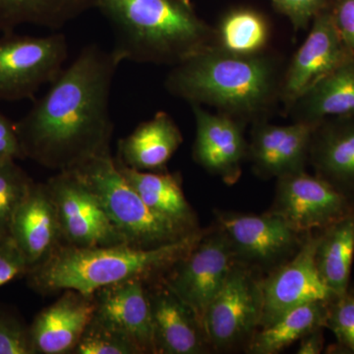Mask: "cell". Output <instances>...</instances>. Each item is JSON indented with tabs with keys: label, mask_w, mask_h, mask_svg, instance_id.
Here are the masks:
<instances>
[{
	"label": "cell",
	"mask_w": 354,
	"mask_h": 354,
	"mask_svg": "<svg viewBox=\"0 0 354 354\" xmlns=\"http://www.w3.org/2000/svg\"><path fill=\"white\" fill-rule=\"evenodd\" d=\"M120 64L113 51L97 44L83 48L15 123L24 157L64 172L111 155L109 95Z\"/></svg>",
	"instance_id": "cell-1"
},
{
	"label": "cell",
	"mask_w": 354,
	"mask_h": 354,
	"mask_svg": "<svg viewBox=\"0 0 354 354\" xmlns=\"http://www.w3.org/2000/svg\"><path fill=\"white\" fill-rule=\"evenodd\" d=\"M283 74L274 57L209 46L176 65L165 88L191 104H207L242 122L267 120L281 101Z\"/></svg>",
	"instance_id": "cell-2"
},
{
	"label": "cell",
	"mask_w": 354,
	"mask_h": 354,
	"mask_svg": "<svg viewBox=\"0 0 354 354\" xmlns=\"http://www.w3.org/2000/svg\"><path fill=\"white\" fill-rule=\"evenodd\" d=\"M97 8L111 26L120 64L176 66L216 44L215 28L189 0H97Z\"/></svg>",
	"instance_id": "cell-3"
},
{
	"label": "cell",
	"mask_w": 354,
	"mask_h": 354,
	"mask_svg": "<svg viewBox=\"0 0 354 354\" xmlns=\"http://www.w3.org/2000/svg\"><path fill=\"white\" fill-rule=\"evenodd\" d=\"M205 230L153 248L127 243L95 247L62 243L46 262L28 272L29 285L44 295L75 290L93 295L100 288L128 279L145 281L171 271L196 245Z\"/></svg>",
	"instance_id": "cell-4"
},
{
	"label": "cell",
	"mask_w": 354,
	"mask_h": 354,
	"mask_svg": "<svg viewBox=\"0 0 354 354\" xmlns=\"http://www.w3.org/2000/svg\"><path fill=\"white\" fill-rule=\"evenodd\" d=\"M72 171L94 192L127 244L153 248L192 234L149 208L111 155L94 158Z\"/></svg>",
	"instance_id": "cell-5"
},
{
	"label": "cell",
	"mask_w": 354,
	"mask_h": 354,
	"mask_svg": "<svg viewBox=\"0 0 354 354\" xmlns=\"http://www.w3.org/2000/svg\"><path fill=\"white\" fill-rule=\"evenodd\" d=\"M257 271L234 266L220 292L209 305L204 332L211 349L246 348L259 330L262 317V279Z\"/></svg>",
	"instance_id": "cell-6"
},
{
	"label": "cell",
	"mask_w": 354,
	"mask_h": 354,
	"mask_svg": "<svg viewBox=\"0 0 354 354\" xmlns=\"http://www.w3.org/2000/svg\"><path fill=\"white\" fill-rule=\"evenodd\" d=\"M68 55L62 34L0 37V102L32 99L62 73Z\"/></svg>",
	"instance_id": "cell-7"
},
{
	"label": "cell",
	"mask_w": 354,
	"mask_h": 354,
	"mask_svg": "<svg viewBox=\"0 0 354 354\" xmlns=\"http://www.w3.org/2000/svg\"><path fill=\"white\" fill-rule=\"evenodd\" d=\"M236 263L227 237L216 225L205 230L196 245L176 263L165 285L191 310L204 330L207 309Z\"/></svg>",
	"instance_id": "cell-8"
},
{
	"label": "cell",
	"mask_w": 354,
	"mask_h": 354,
	"mask_svg": "<svg viewBox=\"0 0 354 354\" xmlns=\"http://www.w3.org/2000/svg\"><path fill=\"white\" fill-rule=\"evenodd\" d=\"M216 227L227 237L239 264L258 272H271L285 264L304 245L300 234L272 214L263 215L218 212Z\"/></svg>",
	"instance_id": "cell-9"
},
{
	"label": "cell",
	"mask_w": 354,
	"mask_h": 354,
	"mask_svg": "<svg viewBox=\"0 0 354 354\" xmlns=\"http://www.w3.org/2000/svg\"><path fill=\"white\" fill-rule=\"evenodd\" d=\"M353 209V200L321 177L304 171L277 179L274 202L267 212L307 234L325 230Z\"/></svg>",
	"instance_id": "cell-10"
},
{
	"label": "cell",
	"mask_w": 354,
	"mask_h": 354,
	"mask_svg": "<svg viewBox=\"0 0 354 354\" xmlns=\"http://www.w3.org/2000/svg\"><path fill=\"white\" fill-rule=\"evenodd\" d=\"M46 184L57 208L62 243L75 247L127 243L94 192L75 172H57Z\"/></svg>",
	"instance_id": "cell-11"
},
{
	"label": "cell",
	"mask_w": 354,
	"mask_h": 354,
	"mask_svg": "<svg viewBox=\"0 0 354 354\" xmlns=\"http://www.w3.org/2000/svg\"><path fill=\"white\" fill-rule=\"evenodd\" d=\"M318 236L319 232L308 234L304 245L290 260L262 279L260 328L267 327L298 306L335 297L317 269Z\"/></svg>",
	"instance_id": "cell-12"
},
{
	"label": "cell",
	"mask_w": 354,
	"mask_h": 354,
	"mask_svg": "<svg viewBox=\"0 0 354 354\" xmlns=\"http://www.w3.org/2000/svg\"><path fill=\"white\" fill-rule=\"evenodd\" d=\"M353 57L335 29L329 7L312 20L308 37L283 74L281 101L290 108L297 99Z\"/></svg>",
	"instance_id": "cell-13"
},
{
	"label": "cell",
	"mask_w": 354,
	"mask_h": 354,
	"mask_svg": "<svg viewBox=\"0 0 354 354\" xmlns=\"http://www.w3.org/2000/svg\"><path fill=\"white\" fill-rule=\"evenodd\" d=\"M196 122L193 158L198 165L227 185L236 183L248 160L245 123L225 113H211L192 104Z\"/></svg>",
	"instance_id": "cell-14"
},
{
	"label": "cell",
	"mask_w": 354,
	"mask_h": 354,
	"mask_svg": "<svg viewBox=\"0 0 354 354\" xmlns=\"http://www.w3.org/2000/svg\"><path fill=\"white\" fill-rule=\"evenodd\" d=\"M313 125L295 121L274 125L256 121L248 141V160L260 178L271 179L305 171L309 162Z\"/></svg>",
	"instance_id": "cell-15"
},
{
	"label": "cell",
	"mask_w": 354,
	"mask_h": 354,
	"mask_svg": "<svg viewBox=\"0 0 354 354\" xmlns=\"http://www.w3.org/2000/svg\"><path fill=\"white\" fill-rule=\"evenodd\" d=\"M94 317L129 337L142 353H156L150 291L142 279H128L94 293Z\"/></svg>",
	"instance_id": "cell-16"
},
{
	"label": "cell",
	"mask_w": 354,
	"mask_h": 354,
	"mask_svg": "<svg viewBox=\"0 0 354 354\" xmlns=\"http://www.w3.org/2000/svg\"><path fill=\"white\" fill-rule=\"evenodd\" d=\"M94 312V295L64 290L28 327L32 354L73 353Z\"/></svg>",
	"instance_id": "cell-17"
},
{
	"label": "cell",
	"mask_w": 354,
	"mask_h": 354,
	"mask_svg": "<svg viewBox=\"0 0 354 354\" xmlns=\"http://www.w3.org/2000/svg\"><path fill=\"white\" fill-rule=\"evenodd\" d=\"M10 235L29 272L46 262L62 244L57 208L46 183H32L14 214Z\"/></svg>",
	"instance_id": "cell-18"
},
{
	"label": "cell",
	"mask_w": 354,
	"mask_h": 354,
	"mask_svg": "<svg viewBox=\"0 0 354 354\" xmlns=\"http://www.w3.org/2000/svg\"><path fill=\"white\" fill-rule=\"evenodd\" d=\"M309 162L317 176L354 201V115L327 118L315 125Z\"/></svg>",
	"instance_id": "cell-19"
},
{
	"label": "cell",
	"mask_w": 354,
	"mask_h": 354,
	"mask_svg": "<svg viewBox=\"0 0 354 354\" xmlns=\"http://www.w3.org/2000/svg\"><path fill=\"white\" fill-rule=\"evenodd\" d=\"M150 298L156 353L201 354L211 348L196 317L165 285Z\"/></svg>",
	"instance_id": "cell-20"
},
{
	"label": "cell",
	"mask_w": 354,
	"mask_h": 354,
	"mask_svg": "<svg viewBox=\"0 0 354 354\" xmlns=\"http://www.w3.org/2000/svg\"><path fill=\"white\" fill-rule=\"evenodd\" d=\"M183 143L176 121L165 111H158L120 140L116 160L137 171H162Z\"/></svg>",
	"instance_id": "cell-21"
},
{
	"label": "cell",
	"mask_w": 354,
	"mask_h": 354,
	"mask_svg": "<svg viewBox=\"0 0 354 354\" xmlns=\"http://www.w3.org/2000/svg\"><path fill=\"white\" fill-rule=\"evenodd\" d=\"M118 169L149 208L187 232L200 230L194 209L186 199L179 174L130 169L115 158Z\"/></svg>",
	"instance_id": "cell-22"
},
{
	"label": "cell",
	"mask_w": 354,
	"mask_h": 354,
	"mask_svg": "<svg viewBox=\"0 0 354 354\" xmlns=\"http://www.w3.org/2000/svg\"><path fill=\"white\" fill-rule=\"evenodd\" d=\"M288 109L295 121L313 127L327 118L354 115V57L324 77Z\"/></svg>",
	"instance_id": "cell-23"
},
{
	"label": "cell",
	"mask_w": 354,
	"mask_h": 354,
	"mask_svg": "<svg viewBox=\"0 0 354 354\" xmlns=\"http://www.w3.org/2000/svg\"><path fill=\"white\" fill-rule=\"evenodd\" d=\"M354 258V209L319 232L317 269L324 283L337 297L349 290Z\"/></svg>",
	"instance_id": "cell-24"
},
{
	"label": "cell",
	"mask_w": 354,
	"mask_h": 354,
	"mask_svg": "<svg viewBox=\"0 0 354 354\" xmlns=\"http://www.w3.org/2000/svg\"><path fill=\"white\" fill-rule=\"evenodd\" d=\"M330 299L319 300L298 306L286 312L267 327L260 328L247 346V353H279L295 342L300 341L309 333L326 328Z\"/></svg>",
	"instance_id": "cell-25"
},
{
	"label": "cell",
	"mask_w": 354,
	"mask_h": 354,
	"mask_svg": "<svg viewBox=\"0 0 354 354\" xmlns=\"http://www.w3.org/2000/svg\"><path fill=\"white\" fill-rule=\"evenodd\" d=\"M97 0H0V31L12 32L32 24L62 29L72 20L97 8Z\"/></svg>",
	"instance_id": "cell-26"
},
{
	"label": "cell",
	"mask_w": 354,
	"mask_h": 354,
	"mask_svg": "<svg viewBox=\"0 0 354 354\" xmlns=\"http://www.w3.org/2000/svg\"><path fill=\"white\" fill-rule=\"evenodd\" d=\"M216 46L239 55L263 53L270 31L267 21L251 9H235L228 12L215 28Z\"/></svg>",
	"instance_id": "cell-27"
},
{
	"label": "cell",
	"mask_w": 354,
	"mask_h": 354,
	"mask_svg": "<svg viewBox=\"0 0 354 354\" xmlns=\"http://www.w3.org/2000/svg\"><path fill=\"white\" fill-rule=\"evenodd\" d=\"M32 184V179L15 160L0 162V236L10 234L14 214Z\"/></svg>",
	"instance_id": "cell-28"
},
{
	"label": "cell",
	"mask_w": 354,
	"mask_h": 354,
	"mask_svg": "<svg viewBox=\"0 0 354 354\" xmlns=\"http://www.w3.org/2000/svg\"><path fill=\"white\" fill-rule=\"evenodd\" d=\"M74 354H140L141 349L127 335L93 316L84 330Z\"/></svg>",
	"instance_id": "cell-29"
},
{
	"label": "cell",
	"mask_w": 354,
	"mask_h": 354,
	"mask_svg": "<svg viewBox=\"0 0 354 354\" xmlns=\"http://www.w3.org/2000/svg\"><path fill=\"white\" fill-rule=\"evenodd\" d=\"M337 341L354 353V292L348 290L330 300L327 326Z\"/></svg>",
	"instance_id": "cell-30"
},
{
	"label": "cell",
	"mask_w": 354,
	"mask_h": 354,
	"mask_svg": "<svg viewBox=\"0 0 354 354\" xmlns=\"http://www.w3.org/2000/svg\"><path fill=\"white\" fill-rule=\"evenodd\" d=\"M0 354H32L28 327L3 311H0Z\"/></svg>",
	"instance_id": "cell-31"
},
{
	"label": "cell",
	"mask_w": 354,
	"mask_h": 354,
	"mask_svg": "<svg viewBox=\"0 0 354 354\" xmlns=\"http://www.w3.org/2000/svg\"><path fill=\"white\" fill-rule=\"evenodd\" d=\"M332 0H272L279 12L285 14L295 30L306 29L317 14L329 7Z\"/></svg>",
	"instance_id": "cell-32"
},
{
	"label": "cell",
	"mask_w": 354,
	"mask_h": 354,
	"mask_svg": "<svg viewBox=\"0 0 354 354\" xmlns=\"http://www.w3.org/2000/svg\"><path fill=\"white\" fill-rule=\"evenodd\" d=\"M28 272L29 267L12 236H0V288Z\"/></svg>",
	"instance_id": "cell-33"
},
{
	"label": "cell",
	"mask_w": 354,
	"mask_h": 354,
	"mask_svg": "<svg viewBox=\"0 0 354 354\" xmlns=\"http://www.w3.org/2000/svg\"><path fill=\"white\" fill-rule=\"evenodd\" d=\"M329 11L342 43L354 57V0H332Z\"/></svg>",
	"instance_id": "cell-34"
},
{
	"label": "cell",
	"mask_w": 354,
	"mask_h": 354,
	"mask_svg": "<svg viewBox=\"0 0 354 354\" xmlns=\"http://www.w3.org/2000/svg\"><path fill=\"white\" fill-rule=\"evenodd\" d=\"M24 158L15 123L0 113V162Z\"/></svg>",
	"instance_id": "cell-35"
},
{
	"label": "cell",
	"mask_w": 354,
	"mask_h": 354,
	"mask_svg": "<svg viewBox=\"0 0 354 354\" xmlns=\"http://www.w3.org/2000/svg\"><path fill=\"white\" fill-rule=\"evenodd\" d=\"M323 329H317L309 333L300 339L298 354H319L322 353L324 348Z\"/></svg>",
	"instance_id": "cell-36"
}]
</instances>
